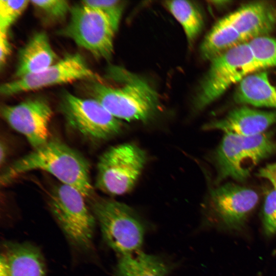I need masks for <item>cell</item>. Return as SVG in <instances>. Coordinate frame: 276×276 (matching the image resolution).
I'll use <instances>...</instances> for the list:
<instances>
[{
  "label": "cell",
  "mask_w": 276,
  "mask_h": 276,
  "mask_svg": "<svg viewBox=\"0 0 276 276\" xmlns=\"http://www.w3.org/2000/svg\"><path fill=\"white\" fill-rule=\"evenodd\" d=\"M35 170L47 172L61 183L77 190L86 199L94 197L90 166L79 152L57 139H51L14 161L1 175V184L7 186L20 175Z\"/></svg>",
  "instance_id": "1"
},
{
  "label": "cell",
  "mask_w": 276,
  "mask_h": 276,
  "mask_svg": "<svg viewBox=\"0 0 276 276\" xmlns=\"http://www.w3.org/2000/svg\"><path fill=\"white\" fill-rule=\"evenodd\" d=\"M118 83L114 85L94 80L86 85L93 98L112 116L123 121L147 122L160 107L156 91L143 78L123 68L113 69Z\"/></svg>",
  "instance_id": "2"
},
{
  "label": "cell",
  "mask_w": 276,
  "mask_h": 276,
  "mask_svg": "<svg viewBox=\"0 0 276 276\" xmlns=\"http://www.w3.org/2000/svg\"><path fill=\"white\" fill-rule=\"evenodd\" d=\"M86 199L76 189L62 183L48 193L49 209L69 242L80 254L94 252L96 219Z\"/></svg>",
  "instance_id": "3"
},
{
  "label": "cell",
  "mask_w": 276,
  "mask_h": 276,
  "mask_svg": "<svg viewBox=\"0 0 276 276\" xmlns=\"http://www.w3.org/2000/svg\"><path fill=\"white\" fill-rule=\"evenodd\" d=\"M210 62L194 99L197 110L208 106L248 75L265 69L248 42L230 50Z\"/></svg>",
  "instance_id": "4"
},
{
  "label": "cell",
  "mask_w": 276,
  "mask_h": 276,
  "mask_svg": "<svg viewBox=\"0 0 276 276\" xmlns=\"http://www.w3.org/2000/svg\"><path fill=\"white\" fill-rule=\"evenodd\" d=\"M88 200L108 246L119 256L141 250L145 227L132 208L108 198L93 197Z\"/></svg>",
  "instance_id": "5"
},
{
  "label": "cell",
  "mask_w": 276,
  "mask_h": 276,
  "mask_svg": "<svg viewBox=\"0 0 276 276\" xmlns=\"http://www.w3.org/2000/svg\"><path fill=\"white\" fill-rule=\"evenodd\" d=\"M147 159L145 151L134 144L111 147L99 159L96 187L112 196L129 192L139 180Z\"/></svg>",
  "instance_id": "6"
},
{
  "label": "cell",
  "mask_w": 276,
  "mask_h": 276,
  "mask_svg": "<svg viewBox=\"0 0 276 276\" xmlns=\"http://www.w3.org/2000/svg\"><path fill=\"white\" fill-rule=\"evenodd\" d=\"M70 14V21L58 33L71 39L95 57L109 59L117 31L108 17L82 2L71 8Z\"/></svg>",
  "instance_id": "7"
},
{
  "label": "cell",
  "mask_w": 276,
  "mask_h": 276,
  "mask_svg": "<svg viewBox=\"0 0 276 276\" xmlns=\"http://www.w3.org/2000/svg\"><path fill=\"white\" fill-rule=\"evenodd\" d=\"M60 109L68 126L89 140L106 141L119 134L124 128L122 121L93 98H82L65 92Z\"/></svg>",
  "instance_id": "8"
},
{
  "label": "cell",
  "mask_w": 276,
  "mask_h": 276,
  "mask_svg": "<svg viewBox=\"0 0 276 276\" xmlns=\"http://www.w3.org/2000/svg\"><path fill=\"white\" fill-rule=\"evenodd\" d=\"M80 80H99L78 53L65 55L45 69L1 85L0 93L10 96L43 87Z\"/></svg>",
  "instance_id": "9"
},
{
  "label": "cell",
  "mask_w": 276,
  "mask_h": 276,
  "mask_svg": "<svg viewBox=\"0 0 276 276\" xmlns=\"http://www.w3.org/2000/svg\"><path fill=\"white\" fill-rule=\"evenodd\" d=\"M1 114L12 128L26 137L34 149L49 141L53 111L45 100L30 99L16 105H4Z\"/></svg>",
  "instance_id": "10"
},
{
  "label": "cell",
  "mask_w": 276,
  "mask_h": 276,
  "mask_svg": "<svg viewBox=\"0 0 276 276\" xmlns=\"http://www.w3.org/2000/svg\"><path fill=\"white\" fill-rule=\"evenodd\" d=\"M211 200L222 223L229 229L237 230L244 225L256 207L259 195L249 188L228 182L212 190Z\"/></svg>",
  "instance_id": "11"
},
{
  "label": "cell",
  "mask_w": 276,
  "mask_h": 276,
  "mask_svg": "<svg viewBox=\"0 0 276 276\" xmlns=\"http://www.w3.org/2000/svg\"><path fill=\"white\" fill-rule=\"evenodd\" d=\"M224 17L248 42L270 36L276 28V7L267 2L246 4Z\"/></svg>",
  "instance_id": "12"
},
{
  "label": "cell",
  "mask_w": 276,
  "mask_h": 276,
  "mask_svg": "<svg viewBox=\"0 0 276 276\" xmlns=\"http://www.w3.org/2000/svg\"><path fill=\"white\" fill-rule=\"evenodd\" d=\"M275 123L276 111H262L243 106L232 110L219 120L205 124L203 128L248 136L264 132Z\"/></svg>",
  "instance_id": "13"
},
{
  "label": "cell",
  "mask_w": 276,
  "mask_h": 276,
  "mask_svg": "<svg viewBox=\"0 0 276 276\" xmlns=\"http://www.w3.org/2000/svg\"><path fill=\"white\" fill-rule=\"evenodd\" d=\"M39 249L28 242L5 241L1 246L0 276H45Z\"/></svg>",
  "instance_id": "14"
},
{
  "label": "cell",
  "mask_w": 276,
  "mask_h": 276,
  "mask_svg": "<svg viewBox=\"0 0 276 276\" xmlns=\"http://www.w3.org/2000/svg\"><path fill=\"white\" fill-rule=\"evenodd\" d=\"M215 162L218 181L230 178L239 182L249 176L251 167L247 154L243 147L241 136L224 134L217 149Z\"/></svg>",
  "instance_id": "15"
},
{
  "label": "cell",
  "mask_w": 276,
  "mask_h": 276,
  "mask_svg": "<svg viewBox=\"0 0 276 276\" xmlns=\"http://www.w3.org/2000/svg\"><path fill=\"white\" fill-rule=\"evenodd\" d=\"M267 70L250 74L238 84L234 95L236 103L276 109V73Z\"/></svg>",
  "instance_id": "16"
},
{
  "label": "cell",
  "mask_w": 276,
  "mask_h": 276,
  "mask_svg": "<svg viewBox=\"0 0 276 276\" xmlns=\"http://www.w3.org/2000/svg\"><path fill=\"white\" fill-rule=\"evenodd\" d=\"M57 59L46 33L37 32L20 50L15 76L17 79L39 72L54 64Z\"/></svg>",
  "instance_id": "17"
},
{
  "label": "cell",
  "mask_w": 276,
  "mask_h": 276,
  "mask_svg": "<svg viewBox=\"0 0 276 276\" xmlns=\"http://www.w3.org/2000/svg\"><path fill=\"white\" fill-rule=\"evenodd\" d=\"M171 269L162 258L140 250L119 256L114 276H167Z\"/></svg>",
  "instance_id": "18"
},
{
  "label": "cell",
  "mask_w": 276,
  "mask_h": 276,
  "mask_svg": "<svg viewBox=\"0 0 276 276\" xmlns=\"http://www.w3.org/2000/svg\"><path fill=\"white\" fill-rule=\"evenodd\" d=\"M248 42L226 20H219L203 40L200 46L201 57L211 61L230 50Z\"/></svg>",
  "instance_id": "19"
},
{
  "label": "cell",
  "mask_w": 276,
  "mask_h": 276,
  "mask_svg": "<svg viewBox=\"0 0 276 276\" xmlns=\"http://www.w3.org/2000/svg\"><path fill=\"white\" fill-rule=\"evenodd\" d=\"M165 7L182 26L187 40L192 44L201 32L203 19L199 8L189 1L165 2Z\"/></svg>",
  "instance_id": "20"
},
{
  "label": "cell",
  "mask_w": 276,
  "mask_h": 276,
  "mask_svg": "<svg viewBox=\"0 0 276 276\" xmlns=\"http://www.w3.org/2000/svg\"><path fill=\"white\" fill-rule=\"evenodd\" d=\"M243 147L254 167L276 152V142L269 133L241 136Z\"/></svg>",
  "instance_id": "21"
},
{
  "label": "cell",
  "mask_w": 276,
  "mask_h": 276,
  "mask_svg": "<svg viewBox=\"0 0 276 276\" xmlns=\"http://www.w3.org/2000/svg\"><path fill=\"white\" fill-rule=\"evenodd\" d=\"M248 43L256 58L265 69L276 67V37H260Z\"/></svg>",
  "instance_id": "22"
},
{
  "label": "cell",
  "mask_w": 276,
  "mask_h": 276,
  "mask_svg": "<svg viewBox=\"0 0 276 276\" xmlns=\"http://www.w3.org/2000/svg\"><path fill=\"white\" fill-rule=\"evenodd\" d=\"M30 1H0V32L8 33L10 26L27 8Z\"/></svg>",
  "instance_id": "23"
},
{
  "label": "cell",
  "mask_w": 276,
  "mask_h": 276,
  "mask_svg": "<svg viewBox=\"0 0 276 276\" xmlns=\"http://www.w3.org/2000/svg\"><path fill=\"white\" fill-rule=\"evenodd\" d=\"M83 4L96 8L106 15L115 30L118 31L122 17L124 4L118 0L83 1Z\"/></svg>",
  "instance_id": "24"
},
{
  "label": "cell",
  "mask_w": 276,
  "mask_h": 276,
  "mask_svg": "<svg viewBox=\"0 0 276 276\" xmlns=\"http://www.w3.org/2000/svg\"><path fill=\"white\" fill-rule=\"evenodd\" d=\"M38 10L49 18L59 20L70 12L71 8L67 1L64 0L30 1Z\"/></svg>",
  "instance_id": "25"
},
{
  "label": "cell",
  "mask_w": 276,
  "mask_h": 276,
  "mask_svg": "<svg viewBox=\"0 0 276 276\" xmlns=\"http://www.w3.org/2000/svg\"><path fill=\"white\" fill-rule=\"evenodd\" d=\"M263 224L267 236L276 234V191L271 190L267 193L263 208Z\"/></svg>",
  "instance_id": "26"
},
{
  "label": "cell",
  "mask_w": 276,
  "mask_h": 276,
  "mask_svg": "<svg viewBox=\"0 0 276 276\" xmlns=\"http://www.w3.org/2000/svg\"><path fill=\"white\" fill-rule=\"evenodd\" d=\"M256 175L269 181L276 191V162L267 164L260 168Z\"/></svg>",
  "instance_id": "27"
},
{
  "label": "cell",
  "mask_w": 276,
  "mask_h": 276,
  "mask_svg": "<svg viewBox=\"0 0 276 276\" xmlns=\"http://www.w3.org/2000/svg\"><path fill=\"white\" fill-rule=\"evenodd\" d=\"M11 51V45L8 33L0 32V64L1 67L5 64Z\"/></svg>",
  "instance_id": "28"
},
{
  "label": "cell",
  "mask_w": 276,
  "mask_h": 276,
  "mask_svg": "<svg viewBox=\"0 0 276 276\" xmlns=\"http://www.w3.org/2000/svg\"><path fill=\"white\" fill-rule=\"evenodd\" d=\"M0 151V164L1 166H2L6 161L7 151V147L5 143L2 142V141L1 142Z\"/></svg>",
  "instance_id": "29"
}]
</instances>
